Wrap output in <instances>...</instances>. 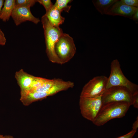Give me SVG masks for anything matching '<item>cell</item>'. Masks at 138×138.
Listing matches in <instances>:
<instances>
[{
  "mask_svg": "<svg viewBox=\"0 0 138 138\" xmlns=\"http://www.w3.org/2000/svg\"><path fill=\"white\" fill-rule=\"evenodd\" d=\"M131 104L124 101H113L102 104L92 122L96 126L103 125L110 120L124 116Z\"/></svg>",
  "mask_w": 138,
  "mask_h": 138,
  "instance_id": "1",
  "label": "cell"
},
{
  "mask_svg": "<svg viewBox=\"0 0 138 138\" xmlns=\"http://www.w3.org/2000/svg\"><path fill=\"white\" fill-rule=\"evenodd\" d=\"M41 21L43 29L46 45V52L51 62L62 64L55 51V45L59 38L63 33L59 27L52 25L49 22L45 14L41 18Z\"/></svg>",
  "mask_w": 138,
  "mask_h": 138,
  "instance_id": "2",
  "label": "cell"
},
{
  "mask_svg": "<svg viewBox=\"0 0 138 138\" xmlns=\"http://www.w3.org/2000/svg\"><path fill=\"white\" fill-rule=\"evenodd\" d=\"M113 86L126 88L133 94L138 92V85L130 81L124 76L121 70L120 62L117 59L111 62L110 74L108 78L106 89Z\"/></svg>",
  "mask_w": 138,
  "mask_h": 138,
  "instance_id": "3",
  "label": "cell"
},
{
  "mask_svg": "<svg viewBox=\"0 0 138 138\" xmlns=\"http://www.w3.org/2000/svg\"><path fill=\"white\" fill-rule=\"evenodd\" d=\"M63 79L54 78L49 79L35 76L33 82L28 89L20 92V95L32 92L47 93L52 95L59 92Z\"/></svg>",
  "mask_w": 138,
  "mask_h": 138,
  "instance_id": "4",
  "label": "cell"
},
{
  "mask_svg": "<svg viewBox=\"0 0 138 138\" xmlns=\"http://www.w3.org/2000/svg\"><path fill=\"white\" fill-rule=\"evenodd\" d=\"M55 50L62 64L67 62L73 57L76 49L72 38L68 34L63 33L55 45Z\"/></svg>",
  "mask_w": 138,
  "mask_h": 138,
  "instance_id": "5",
  "label": "cell"
},
{
  "mask_svg": "<svg viewBox=\"0 0 138 138\" xmlns=\"http://www.w3.org/2000/svg\"><path fill=\"white\" fill-rule=\"evenodd\" d=\"M101 96L93 97L80 96L79 108L84 118L92 122L94 120L102 104Z\"/></svg>",
  "mask_w": 138,
  "mask_h": 138,
  "instance_id": "6",
  "label": "cell"
},
{
  "mask_svg": "<svg viewBox=\"0 0 138 138\" xmlns=\"http://www.w3.org/2000/svg\"><path fill=\"white\" fill-rule=\"evenodd\" d=\"M102 104L113 101H124L132 105L133 94L127 88L113 86L106 89L101 96Z\"/></svg>",
  "mask_w": 138,
  "mask_h": 138,
  "instance_id": "7",
  "label": "cell"
},
{
  "mask_svg": "<svg viewBox=\"0 0 138 138\" xmlns=\"http://www.w3.org/2000/svg\"><path fill=\"white\" fill-rule=\"evenodd\" d=\"M108 77L104 75L95 77L83 87L80 96L95 97L102 96L106 89Z\"/></svg>",
  "mask_w": 138,
  "mask_h": 138,
  "instance_id": "8",
  "label": "cell"
},
{
  "mask_svg": "<svg viewBox=\"0 0 138 138\" xmlns=\"http://www.w3.org/2000/svg\"><path fill=\"white\" fill-rule=\"evenodd\" d=\"M30 7L16 6L14 9L11 17L17 26L27 21L38 24L40 21L39 18L35 17L31 13Z\"/></svg>",
  "mask_w": 138,
  "mask_h": 138,
  "instance_id": "9",
  "label": "cell"
},
{
  "mask_svg": "<svg viewBox=\"0 0 138 138\" xmlns=\"http://www.w3.org/2000/svg\"><path fill=\"white\" fill-rule=\"evenodd\" d=\"M138 10V7L129 6L118 0L112 6L106 14L122 16L132 19L133 15Z\"/></svg>",
  "mask_w": 138,
  "mask_h": 138,
  "instance_id": "10",
  "label": "cell"
},
{
  "mask_svg": "<svg viewBox=\"0 0 138 138\" xmlns=\"http://www.w3.org/2000/svg\"><path fill=\"white\" fill-rule=\"evenodd\" d=\"M35 77L25 72L22 69L16 72L15 77L20 87V92L26 90L30 87Z\"/></svg>",
  "mask_w": 138,
  "mask_h": 138,
  "instance_id": "11",
  "label": "cell"
},
{
  "mask_svg": "<svg viewBox=\"0 0 138 138\" xmlns=\"http://www.w3.org/2000/svg\"><path fill=\"white\" fill-rule=\"evenodd\" d=\"M61 12L53 5L51 9L45 14L49 22L53 26L59 27L64 22L65 18L61 15Z\"/></svg>",
  "mask_w": 138,
  "mask_h": 138,
  "instance_id": "12",
  "label": "cell"
},
{
  "mask_svg": "<svg viewBox=\"0 0 138 138\" xmlns=\"http://www.w3.org/2000/svg\"><path fill=\"white\" fill-rule=\"evenodd\" d=\"M15 6V0H5L0 13V19L4 22L8 21Z\"/></svg>",
  "mask_w": 138,
  "mask_h": 138,
  "instance_id": "13",
  "label": "cell"
},
{
  "mask_svg": "<svg viewBox=\"0 0 138 138\" xmlns=\"http://www.w3.org/2000/svg\"><path fill=\"white\" fill-rule=\"evenodd\" d=\"M118 0H95L92 2L96 9L101 14H106L112 6Z\"/></svg>",
  "mask_w": 138,
  "mask_h": 138,
  "instance_id": "14",
  "label": "cell"
},
{
  "mask_svg": "<svg viewBox=\"0 0 138 138\" xmlns=\"http://www.w3.org/2000/svg\"><path fill=\"white\" fill-rule=\"evenodd\" d=\"M73 1L71 0H57L53 5L61 12L63 11L68 13L71 6L68 4Z\"/></svg>",
  "mask_w": 138,
  "mask_h": 138,
  "instance_id": "15",
  "label": "cell"
},
{
  "mask_svg": "<svg viewBox=\"0 0 138 138\" xmlns=\"http://www.w3.org/2000/svg\"><path fill=\"white\" fill-rule=\"evenodd\" d=\"M37 2L36 0H15L16 6H21L31 7Z\"/></svg>",
  "mask_w": 138,
  "mask_h": 138,
  "instance_id": "16",
  "label": "cell"
},
{
  "mask_svg": "<svg viewBox=\"0 0 138 138\" xmlns=\"http://www.w3.org/2000/svg\"><path fill=\"white\" fill-rule=\"evenodd\" d=\"M37 1L44 7L46 10V13L48 12L53 5L50 0H37Z\"/></svg>",
  "mask_w": 138,
  "mask_h": 138,
  "instance_id": "17",
  "label": "cell"
},
{
  "mask_svg": "<svg viewBox=\"0 0 138 138\" xmlns=\"http://www.w3.org/2000/svg\"><path fill=\"white\" fill-rule=\"evenodd\" d=\"M120 1L124 4L129 6L138 7V0H121Z\"/></svg>",
  "mask_w": 138,
  "mask_h": 138,
  "instance_id": "18",
  "label": "cell"
},
{
  "mask_svg": "<svg viewBox=\"0 0 138 138\" xmlns=\"http://www.w3.org/2000/svg\"><path fill=\"white\" fill-rule=\"evenodd\" d=\"M132 105L135 108H138V92L133 94Z\"/></svg>",
  "mask_w": 138,
  "mask_h": 138,
  "instance_id": "19",
  "label": "cell"
},
{
  "mask_svg": "<svg viewBox=\"0 0 138 138\" xmlns=\"http://www.w3.org/2000/svg\"><path fill=\"white\" fill-rule=\"evenodd\" d=\"M6 42V39L4 33L0 29V45H4Z\"/></svg>",
  "mask_w": 138,
  "mask_h": 138,
  "instance_id": "20",
  "label": "cell"
},
{
  "mask_svg": "<svg viewBox=\"0 0 138 138\" xmlns=\"http://www.w3.org/2000/svg\"><path fill=\"white\" fill-rule=\"evenodd\" d=\"M137 131L132 130L130 132L123 136H119L117 138H132Z\"/></svg>",
  "mask_w": 138,
  "mask_h": 138,
  "instance_id": "21",
  "label": "cell"
},
{
  "mask_svg": "<svg viewBox=\"0 0 138 138\" xmlns=\"http://www.w3.org/2000/svg\"><path fill=\"white\" fill-rule=\"evenodd\" d=\"M138 127V117H136V120L133 124L132 126V130H136Z\"/></svg>",
  "mask_w": 138,
  "mask_h": 138,
  "instance_id": "22",
  "label": "cell"
},
{
  "mask_svg": "<svg viewBox=\"0 0 138 138\" xmlns=\"http://www.w3.org/2000/svg\"><path fill=\"white\" fill-rule=\"evenodd\" d=\"M132 19L135 22H137L138 20V10L133 15L132 17Z\"/></svg>",
  "mask_w": 138,
  "mask_h": 138,
  "instance_id": "23",
  "label": "cell"
},
{
  "mask_svg": "<svg viewBox=\"0 0 138 138\" xmlns=\"http://www.w3.org/2000/svg\"><path fill=\"white\" fill-rule=\"evenodd\" d=\"M4 1V0H0V14L1 9L3 5Z\"/></svg>",
  "mask_w": 138,
  "mask_h": 138,
  "instance_id": "24",
  "label": "cell"
},
{
  "mask_svg": "<svg viewBox=\"0 0 138 138\" xmlns=\"http://www.w3.org/2000/svg\"><path fill=\"white\" fill-rule=\"evenodd\" d=\"M4 138H14V137L11 135H7L4 136Z\"/></svg>",
  "mask_w": 138,
  "mask_h": 138,
  "instance_id": "25",
  "label": "cell"
},
{
  "mask_svg": "<svg viewBox=\"0 0 138 138\" xmlns=\"http://www.w3.org/2000/svg\"><path fill=\"white\" fill-rule=\"evenodd\" d=\"M4 136L0 134V138H4Z\"/></svg>",
  "mask_w": 138,
  "mask_h": 138,
  "instance_id": "26",
  "label": "cell"
}]
</instances>
